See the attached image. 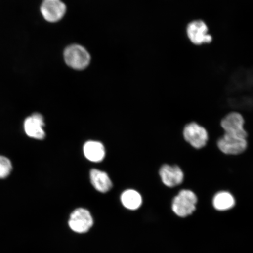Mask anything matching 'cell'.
<instances>
[{
	"label": "cell",
	"instance_id": "cell-10",
	"mask_svg": "<svg viewBox=\"0 0 253 253\" xmlns=\"http://www.w3.org/2000/svg\"><path fill=\"white\" fill-rule=\"evenodd\" d=\"M43 118L40 113H34L25 120L24 128L25 133L32 138L43 140L45 137Z\"/></svg>",
	"mask_w": 253,
	"mask_h": 253
},
{
	"label": "cell",
	"instance_id": "cell-7",
	"mask_svg": "<svg viewBox=\"0 0 253 253\" xmlns=\"http://www.w3.org/2000/svg\"><path fill=\"white\" fill-rule=\"evenodd\" d=\"M93 220L89 211L84 208L74 211L69 220V226L74 232L84 233L88 232L93 226Z\"/></svg>",
	"mask_w": 253,
	"mask_h": 253
},
{
	"label": "cell",
	"instance_id": "cell-2",
	"mask_svg": "<svg viewBox=\"0 0 253 253\" xmlns=\"http://www.w3.org/2000/svg\"><path fill=\"white\" fill-rule=\"evenodd\" d=\"M245 121L241 113L231 112L220 122V126L224 135L231 137L248 139V134L245 128Z\"/></svg>",
	"mask_w": 253,
	"mask_h": 253
},
{
	"label": "cell",
	"instance_id": "cell-9",
	"mask_svg": "<svg viewBox=\"0 0 253 253\" xmlns=\"http://www.w3.org/2000/svg\"><path fill=\"white\" fill-rule=\"evenodd\" d=\"M188 37L191 42L199 45L210 43L212 37L208 34V28L203 21L197 20L190 23L186 29Z\"/></svg>",
	"mask_w": 253,
	"mask_h": 253
},
{
	"label": "cell",
	"instance_id": "cell-1",
	"mask_svg": "<svg viewBox=\"0 0 253 253\" xmlns=\"http://www.w3.org/2000/svg\"><path fill=\"white\" fill-rule=\"evenodd\" d=\"M198 202L197 195L188 189H181L172 199L171 209L179 217L184 218L194 213Z\"/></svg>",
	"mask_w": 253,
	"mask_h": 253
},
{
	"label": "cell",
	"instance_id": "cell-12",
	"mask_svg": "<svg viewBox=\"0 0 253 253\" xmlns=\"http://www.w3.org/2000/svg\"><path fill=\"white\" fill-rule=\"evenodd\" d=\"M84 153L88 160L94 163L100 162L105 157L104 145L99 141L86 142L84 145Z\"/></svg>",
	"mask_w": 253,
	"mask_h": 253
},
{
	"label": "cell",
	"instance_id": "cell-6",
	"mask_svg": "<svg viewBox=\"0 0 253 253\" xmlns=\"http://www.w3.org/2000/svg\"><path fill=\"white\" fill-rule=\"evenodd\" d=\"M248 139L231 137L223 134L216 141L218 149L226 156L242 154L248 148Z\"/></svg>",
	"mask_w": 253,
	"mask_h": 253
},
{
	"label": "cell",
	"instance_id": "cell-3",
	"mask_svg": "<svg viewBox=\"0 0 253 253\" xmlns=\"http://www.w3.org/2000/svg\"><path fill=\"white\" fill-rule=\"evenodd\" d=\"M183 140L195 150H201L207 145L208 132L204 126L193 122L188 123L183 128Z\"/></svg>",
	"mask_w": 253,
	"mask_h": 253
},
{
	"label": "cell",
	"instance_id": "cell-4",
	"mask_svg": "<svg viewBox=\"0 0 253 253\" xmlns=\"http://www.w3.org/2000/svg\"><path fill=\"white\" fill-rule=\"evenodd\" d=\"M64 59L66 64L77 70L86 68L90 62V56L87 50L83 46L75 44L66 47Z\"/></svg>",
	"mask_w": 253,
	"mask_h": 253
},
{
	"label": "cell",
	"instance_id": "cell-5",
	"mask_svg": "<svg viewBox=\"0 0 253 253\" xmlns=\"http://www.w3.org/2000/svg\"><path fill=\"white\" fill-rule=\"evenodd\" d=\"M161 183L169 188L179 187L184 181V173L181 168L176 164H164L158 171Z\"/></svg>",
	"mask_w": 253,
	"mask_h": 253
},
{
	"label": "cell",
	"instance_id": "cell-15",
	"mask_svg": "<svg viewBox=\"0 0 253 253\" xmlns=\"http://www.w3.org/2000/svg\"><path fill=\"white\" fill-rule=\"evenodd\" d=\"M12 169V163L8 158L0 156V179L7 178Z\"/></svg>",
	"mask_w": 253,
	"mask_h": 253
},
{
	"label": "cell",
	"instance_id": "cell-16",
	"mask_svg": "<svg viewBox=\"0 0 253 253\" xmlns=\"http://www.w3.org/2000/svg\"><path fill=\"white\" fill-rule=\"evenodd\" d=\"M185 145H184V146H185ZM184 146H183V147H184ZM182 149H181V150H182ZM179 153H180V152H179ZM179 154H178V156H179ZM177 158H178V157H177ZM176 159H177V158H176ZM175 163H176V162H175Z\"/></svg>",
	"mask_w": 253,
	"mask_h": 253
},
{
	"label": "cell",
	"instance_id": "cell-14",
	"mask_svg": "<svg viewBox=\"0 0 253 253\" xmlns=\"http://www.w3.org/2000/svg\"><path fill=\"white\" fill-rule=\"evenodd\" d=\"M121 201L123 206L129 210H136L141 206V195L135 190L128 189L123 193Z\"/></svg>",
	"mask_w": 253,
	"mask_h": 253
},
{
	"label": "cell",
	"instance_id": "cell-13",
	"mask_svg": "<svg viewBox=\"0 0 253 253\" xmlns=\"http://www.w3.org/2000/svg\"><path fill=\"white\" fill-rule=\"evenodd\" d=\"M90 181L97 191L105 193L112 188V182L106 172L99 169H93L90 171Z\"/></svg>",
	"mask_w": 253,
	"mask_h": 253
},
{
	"label": "cell",
	"instance_id": "cell-11",
	"mask_svg": "<svg viewBox=\"0 0 253 253\" xmlns=\"http://www.w3.org/2000/svg\"><path fill=\"white\" fill-rule=\"evenodd\" d=\"M215 210L220 211H228L235 207L236 199L232 194L226 191L216 193L211 199Z\"/></svg>",
	"mask_w": 253,
	"mask_h": 253
},
{
	"label": "cell",
	"instance_id": "cell-8",
	"mask_svg": "<svg viewBox=\"0 0 253 253\" xmlns=\"http://www.w3.org/2000/svg\"><path fill=\"white\" fill-rule=\"evenodd\" d=\"M66 5L61 0H43L41 6L43 17L49 23H56L65 15Z\"/></svg>",
	"mask_w": 253,
	"mask_h": 253
}]
</instances>
